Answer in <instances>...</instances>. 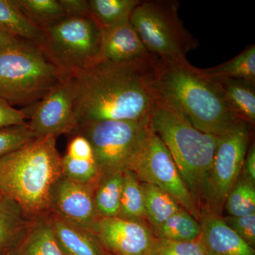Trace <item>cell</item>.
<instances>
[{
  "label": "cell",
  "instance_id": "17",
  "mask_svg": "<svg viewBox=\"0 0 255 255\" xmlns=\"http://www.w3.org/2000/svg\"><path fill=\"white\" fill-rule=\"evenodd\" d=\"M8 255H65L55 238L49 214L31 220L24 237Z\"/></svg>",
  "mask_w": 255,
  "mask_h": 255
},
{
  "label": "cell",
  "instance_id": "33",
  "mask_svg": "<svg viewBox=\"0 0 255 255\" xmlns=\"http://www.w3.org/2000/svg\"><path fill=\"white\" fill-rule=\"evenodd\" d=\"M28 117L22 110H18L7 102L0 98V129L24 125Z\"/></svg>",
  "mask_w": 255,
  "mask_h": 255
},
{
  "label": "cell",
  "instance_id": "22",
  "mask_svg": "<svg viewBox=\"0 0 255 255\" xmlns=\"http://www.w3.org/2000/svg\"><path fill=\"white\" fill-rule=\"evenodd\" d=\"M147 224L151 230L158 227L166 220L182 209L177 201L162 189L149 183L140 182Z\"/></svg>",
  "mask_w": 255,
  "mask_h": 255
},
{
  "label": "cell",
  "instance_id": "4",
  "mask_svg": "<svg viewBox=\"0 0 255 255\" xmlns=\"http://www.w3.org/2000/svg\"><path fill=\"white\" fill-rule=\"evenodd\" d=\"M149 125L173 157L202 216L206 209L210 171L221 136L198 130L160 100L151 112Z\"/></svg>",
  "mask_w": 255,
  "mask_h": 255
},
{
  "label": "cell",
  "instance_id": "6",
  "mask_svg": "<svg viewBox=\"0 0 255 255\" xmlns=\"http://www.w3.org/2000/svg\"><path fill=\"white\" fill-rule=\"evenodd\" d=\"M130 22L145 48L159 60H187L188 53L199 44L183 25L177 1H141L134 9Z\"/></svg>",
  "mask_w": 255,
  "mask_h": 255
},
{
  "label": "cell",
  "instance_id": "21",
  "mask_svg": "<svg viewBox=\"0 0 255 255\" xmlns=\"http://www.w3.org/2000/svg\"><path fill=\"white\" fill-rule=\"evenodd\" d=\"M140 0H90V15L100 28H111L130 21Z\"/></svg>",
  "mask_w": 255,
  "mask_h": 255
},
{
  "label": "cell",
  "instance_id": "31",
  "mask_svg": "<svg viewBox=\"0 0 255 255\" xmlns=\"http://www.w3.org/2000/svg\"><path fill=\"white\" fill-rule=\"evenodd\" d=\"M148 255H206L199 239L174 242L156 238Z\"/></svg>",
  "mask_w": 255,
  "mask_h": 255
},
{
  "label": "cell",
  "instance_id": "35",
  "mask_svg": "<svg viewBox=\"0 0 255 255\" xmlns=\"http://www.w3.org/2000/svg\"><path fill=\"white\" fill-rule=\"evenodd\" d=\"M65 16L68 17H91L87 0H58Z\"/></svg>",
  "mask_w": 255,
  "mask_h": 255
},
{
  "label": "cell",
  "instance_id": "27",
  "mask_svg": "<svg viewBox=\"0 0 255 255\" xmlns=\"http://www.w3.org/2000/svg\"><path fill=\"white\" fill-rule=\"evenodd\" d=\"M224 208L228 216H242L255 214V181L243 173V171L228 194Z\"/></svg>",
  "mask_w": 255,
  "mask_h": 255
},
{
  "label": "cell",
  "instance_id": "12",
  "mask_svg": "<svg viewBox=\"0 0 255 255\" xmlns=\"http://www.w3.org/2000/svg\"><path fill=\"white\" fill-rule=\"evenodd\" d=\"M99 180L80 184L62 175L52 193L50 214L73 226L94 233L100 219L95 204V189Z\"/></svg>",
  "mask_w": 255,
  "mask_h": 255
},
{
  "label": "cell",
  "instance_id": "37",
  "mask_svg": "<svg viewBox=\"0 0 255 255\" xmlns=\"http://www.w3.org/2000/svg\"><path fill=\"white\" fill-rule=\"evenodd\" d=\"M19 40L21 39L13 36L12 35L9 34L7 32L4 31V30L0 28V48L9 46V45L16 43Z\"/></svg>",
  "mask_w": 255,
  "mask_h": 255
},
{
  "label": "cell",
  "instance_id": "32",
  "mask_svg": "<svg viewBox=\"0 0 255 255\" xmlns=\"http://www.w3.org/2000/svg\"><path fill=\"white\" fill-rule=\"evenodd\" d=\"M230 228L252 248L255 246V214L242 216H223Z\"/></svg>",
  "mask_w": 255,
  "mask_h": 255
},
{
  "label": "cell",
  "instance_id": "7",
  "mask_svg": "<svg viewBox=\"0 0 255 255\" xmlns=\"http://www.w3.org/2000/svg\"><path fill=\"white\" fill-rule=\"evenodd\" d=\"M150 130L149 118L87 122L77 129L91 144L100 177L130 169Z\"/></svg>",
  "mask_w": 255,
  "mask_h": 255
},
{
  "label": "cell",
  "instance_id": "29",
  "mask_svg": "<svg viewBox=\"0 0 255 255\" xmlns=\"http://www.w3.org/2000/svg\"><path fill=\"white\" fill-rule=\"evenodd\" d=\"M62 175L80 184H90L100 178L95 159L75 158L67 155L62 157Z\"/></svg>",
  "mask_w": 255,
  "mask_h": 255
},
{
  "label": "cell",
  "instance_id": "13",
  "mask_svg": "<svg viewBox=\"0 0 255 255\" xmlns=\"http://www.w3.org/2000/svg\"><path fill=\"white\" fill-rule=\"evenodd\" d=\"M94 233L112 255H148L156 238L148 225L119 219H100Z\"/></svg>",
  "mask_w": 255,
  "mask_h": 255
},
{
  "label": "cell",
  "instance_id": "25",
  "mask_svg": "<svg viewBox=\"0 0 255 255\" xmlns=\"http://www.w3.org/2000/svg\"><path fill=\"white\" fill-rule=\"evenodd\" d=\"M124 173L100 177L95 193V204L100 219L117 217L120 208Z\"/></svg>",
  "mask_w": 255,
  "mask_h": 255
},
{
  "label": "cell",
  "instance_id": "34",
  "mask_svg": "<svg viewBox=\"0 0 255 255\" xmlns=\"http://www.w3.org/2000/svg\"><path fill=\"white\" fill-rule=\"evenodd\" d=\"M65 155L75 158L95 159L91 144L80 133L77 134L69 142Z\"/></svg>",
  "mask_w": 255,
  "mask_h": 255
},
{
  "label": "cell",
  "instance_id": "20",
  "mask_svg": "<svg viewBox=\"0 0 255 255\" xmlns=\"http://www.w3.org/2000/svg\"><path fill=\"white\" fill-rule=\"evenodd\" d=\"M0 28L36 45L43 35L42 28L23 12L14 0H0Z\"/></svg>",
  "mask_w": 255,
  "mask_h": 255
},
{
  "label": "cell",
  "instance_id": "30",
  "mask_svg": "<svg viewBox=\"0 0 255 255\" xmlns=\"http://www.w3.org/2000/svg\"><path fill=\"white\" fill-rule=\"evenodd\" d=\"M36 138L28 124L0 129V158Z\"/></svg>",
  "mask_w": 255,
  "mask_h": 255
},
{
  "label": "cell",
  "instance_id": "2",
  "mask_svg": "<svg viewBox=\"0 0 255 255\" xmlns=\"http://www.w3.org/2000/svg\"><path fill=\"white\" fill-rule=\"evenodd\" d=\"M155 89L159 100L205 133L222 136L238 122L219 83L188 62L159 59Z\"/></svg>",
  "mask_w": 255,
  "mask_h": 255
},
{
  "label": "cell",
  "instance_id": "23",
  "mask_svg": "<svg viewBox=\"0 0 255 255\" xmlns=\"http://www.w3.org/2000/svg\"><path fill=\"white\" fill-rule=\"evenodd\" d=\"M152 231L158 239L191 242L200 238L201 226L199 221L182 208Z\"/></svg>",
  "mask_w": 255,
  "mask_h": 255
},
{
  "label": "cell",
  "instance_id": "18",
  "mask_svg": "<svg viewBox=\"0 0 255 255\" xmlns=\"http://www.w3.org/2000/svg\"><path fill=\"white\" fill-rule=\"evenodd\" d=\"M219 83L226 103L236 119L254 125L255 82L237 79H214Z\"/></svg>",
  "mask_w": 255,
  "mask_h": 255
},
{
  "label": "cell",
  "instance_id": "28",
  "mask_svg": "<svg viewBox=\"0 0 255 255\" xmlns=\"http://www.w3.org/2000/svg\"><path fill=\"white\" fill-rule=\"evenodd\" d=\"M23 13L43 28L66 17L58 0H14Z\"/></svg>",
  "mask_w": 255,
  "mask_h": 255
},
{
  "label": "cell",
  "instance_id": "26",
  "mask_svg": "<svg viewBox=\"0 0 255 255\" xmlns=\"http://www.w3.org/2000/svg\"><path fill=\"white\" fill-rule=\"evenodd\" d=\"M202 70L213 79H237L255 82V46L248 47L226 63Z\"/></svg>",
  "mask_w": 255,
  "mask_h": 255
},
{
  "label": "cell",
  "instance_id": "15",
  "mask_svg": "<svg viewBox=\"0 0 255 255\" xmlns=\"http://www.w3.org/2000/svg\"><path fill=\"white\" fill-rule=\"evenodd\" d=\"M199 241L206 255H255V249L225 222L222 216L203 213Z\"/></svg>",
  "mask_w": 255,
  "mask_h": 255
},
{
  "label": "cell",
  "instance_id": "11",
  "mask_svg": "<svg viewBox=\"0 0 255 255\" xmlns=\"http://www.w3.org/2000/svg\"><path fill=\"white\" fill-rule=\"evenodd\" d=\"M78 84L75 75H67L41 100L22 110L36 137L76 131Z\"/></svg>",
  "mask_w": 255,
  "mask_h": 255
},
{
  "label": "cell",
  "instance_id": "19",
  "mask_svg": "<svg viewBox=\"0 0 255 255\" xmlns=\"http://www.w3.org/2000/svg\"><path fill=\"white\" fill-rule=\"evenodd\" d=\"M31 220L3 198L0 202V255H8L22 240Z\"/></svg>",
  "mask_w": 255,
  "mask_h": 255
},
{
  "label": "cell",
  "instance_id": "3",
  "mask_svg": "<svg viewBox=\"0 0 255 255\" xmlns=\"http://www.w3.org/2000/svg\"><path fill=\"white\" fill-rule=\"evenodd\" d=\"M61 177L62 157L53 135L36 137L0 158V193L29 220L49 214Z\"/></svg>",
  "mask_w": 255,
  "mask_h": 255
},
{
  "label": "cell",
  "instance_id": "16",
  "mask_svg": "<svg viewBox=\"0 0 255 255\" xmlns=\"http://www.w3.org/2000/svg\"><path fill=\"white\" fill-rule=\"evenodd\" d=\"M50 222L65 255H108L95 233L65 222L49 213Z\"/></svg>",
  "mask_w": 255,
  "mask_h": 255
},
{
  "label": "cell",
  "instance_id": "5",
  "mask_svg": "<svg viewBox=\"0 0 255 255\" xmlns=\"http://www.w3.org/2000/svg\"><path fill=\"white\" fill-rule=\"evenodd\" d=\"M65 76L34 43L0 48V98L12 107L36 103Z\"/></svg>",
  "mask_w": 255,
  "mask_h": 255
},
{
  "label": "cell",
  "instance_id": "1",
  "mask_svg": "<svg viewBox=\"0 0 255 255\" xmlns=\"http://www.w3.org/2000/svg\"><path fill=\"white\" fill-rule=\"evenodd\" d=\"M158 62L154 55L127 63L100 61L75 74L78 127L87 122L149 118L159 100Z\"/></svg>",
  "mask_w": 255,
  "mask_h": 255
},
{
  "label": "cell",
  "instance_id": "10",
  "mask_svg": "<svg viewBox=\"0 0 255 255\" xmlns=\"http://www.w3.org/2000/svg\"><path fill=\"white\" fill-rule=\"evenodd\" d=\"M130 169L140 182L154 184L166 191L182 209L200 222L201 214L179 174L173 157L162 140L151 129Z\"/></svg>",
  "mask_w": 255,
  "mask_h": 255
},
{
  "label": "cell",
  "instance_id": "36",
  "mask_svg": "<svg viewBox=\"0 0 255 255\" xmlns=\"http://www.w3.org/2000/svg\"><path fill=\"white\" fill-rule=\"evenodd\" d=\"M243 172L252 180L255 182V147L254 144H251L247 151L244 163H243Z\"/></svg>",
  "mask_w": 255,
  "mask_h": 255
},
{
  "label": "cell",
  "instance_id": "9",
  "mask_svg": "<svg viewBox=\"0 0 255 255\" xmlns=\"http://www.w3.org/2000/svg\"><path fill=\"white\" fill-rule=\"evenodd\" d=\"M253 126L240 121L220 137L210 171L205 212L221 216L225 201L243 171Z\"/></svg>",
  "mask_w": 255,
  "mask_h": 255
},
{
  "label": "cell",
  "instance_id": "8",
  "mask_svg": "<svg viewBox=\"0 0 255 255\" xmlns=\"http://www.w3.org/2000/svg\"><path fill=\"white\" fill-rule=\"evenodd\" d=\"M37 46L65 75L98 61L101 31L92 17H66L43 28Z\"/></svg>",
  "mask_w": 255,
  "mask_h": 255
},
{
  "label": "cell",
  "instance_id": "14",
  "mask_svg": "<svg viewBox=\"0 0 255 255\" xmlns=\"http://www.w3.org/2000/svg\"><path fill=\"white\" fill-rule=\"evenodd\" d=\"M98 61L127 63L151 54L130 21L114 27L100 28Z\"/></svg>",
  "mask_w": 255,
  "mask_h": 255
},
{
  "label": "cell",
  "instance_id": "24",
  "mask_svg": "<svg viewBox=\"0 0 255 255\" xmlns=\"http://www.w3.org/2000/svg\"><path fill=\"white\" fill-rule=\"evenodd\" d=\"M117 218L147 224L140 182L130 169L124 172L123 188Z\"/></svg>",
  "mask_w": 255,
  "mask_h": 255
},
{
  "label": "cell",
  "instance_id": "38",
  "mask_svg": "<svg viewBox=\"0 0 255 255\" xmlns=\"http://www.w3.org/2000/svg\"><path fill=\"white\" fill-rule=\"evenodd\" d=\"M3 200V196L1 195V193H0V202Z\"/></svg>",
  "mask_w": 255,
  "mask_h": 255
},
{
  "label": "cell",
  "instance_id": "39",
  "mask_svg": "<svg viewBox=\"0 0 255 255\" xmlns=\"http://www.w3.org/2000/svg\"><path fill=\"white\" fill-rule=\"evenodd\" d=\"M108 255H112L109 254V253H108Z\"/></svg>",
  "mask_w": 255,
  "mask_h": 255
}]
</instances>
